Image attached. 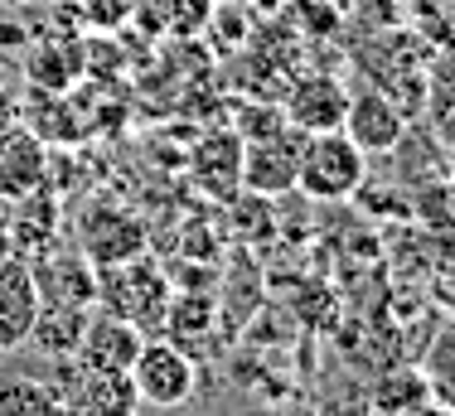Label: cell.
<instances>
[{
  "instance_id": "obj_18",
  "label": "cell",
  "mask_w": 455,
  "mask_h": 416,
  "mask_svg": "<svg viewBox=\"0 0 455 416\" xmlns=\"http://www.w3.org/2000/svg\"><path fill=\"white\" fill-rule=\"evenodd\" d=\"M83 73V53L68 44H44V49L29 53V83L44 87V92H68Z\"/></svg>"
},
{
  "instance_id": "obj_6",
  "label": "cell",
  "mask_w": 455,
  "mask_h": 416,
  "mask_svg": "<svg viewBox=\"0 0 455 416\" xmlns=\"http://www.w3.org/2000/svg\"><path fill=\"white\" fill-rule=\"evenodd\" d=\"M339 131L363 150V156H393V150H403V140H407V112L387 92L363 87L359 97L349 92V112H344Z\"/></svg>"
},
{
  "instance_id": "obj_10",
  "label": "cell",
  "mask_w": 455,
  "mask_h": 416,
  "mask_svg": "<svg viewBox=\"0 0 455 416\" xmlns=\"http://www.w3.org/2000/svg\"><path fill=\"white\" fill-rule=\"evenodd\" d=\"M49 180V150H44V136L29 126H0V199L15 204L25 199L29 189Z\"/></svg>"
},
{
  "instance_id": "obj_15",
  "label": "cell",
  "mask_w": 455,
  "mask_h": 416,
  "mask_svg": "<svg viewBox=\"0 0 455 416\" xmlns=\"http://www.w3.org/2000/svg\"><path fill=\"white\" fill-rule=\"evenodd\" d=\"M0 416H73L59 388L29 373H0Z\"/></svg>"
},
{
  "instance_id": "obj_16",
  "label": "cell",
  "mask_w": 455,
  "mask_h": 416,
  "mask_svg": "<svg viewBox=\"0 0 455 416\" xmlns=\"http://www.w3.org/2000/svg\"><path fill=\"white\" fill-rule=\"evenodd\" d=\"M431 402V388H427V373L421 368H397V373H383L373 388V407L383 416H411Z\"/></svg>"
},
{
  "instance_id": "obj_5",
  "label": "cell",
  "mask_w": 455,
  "mask_h": 416,
  "mask_svg": "<svg viewBox=\"0 0 455 416\" xmlns=\"http://www.w3.org/2000/svg\"><path fill=\"white\" fill-rule=\"evenodd\" d=\"M300 136L296 126H281L262 140H243V189L252 199H281L296 189V170H300Z\"/></svg>"
},
{
  "instance_id": "obj_9",
  "label": "cell",
  "mask_w": 455,
  "mask_h": 416,
  "mask_svg": "<svg viewBox=\"0 0 455 416\" xmlns=\"http://www.w3.org/2000/svg\"><path fill=\"white\" fill-rule=\"evenodd\" d=\"M281 112H286V126H296L300 136L339 131L344 112H349V87H344L339 78H330V73H310V78H300L286 92Z\"/></svg>"
},
{
  "instance_id": "obj_27",
  "label": "cell",
  "mask_w": 455,
  "mask_h": 416,
  "mask_svg": "<svg viewBox=\"0 0 455 416\" xmlns=\"http://www.w3.org/2000/svg\"><path fill=\"white\" fill-rule=\"evenodd\" d=\"M0 126H10V116H0Z\"/></svg>"
},
{
  "instance_id": "obj_23",
  "label": "cell",
  "mask_w": 455,
  "mask_h": 416,
  "mask_svg": "<svg viewBox=\"0 0 455 416\" xmlns=\"http://www.w3.org/2000/svg\"><path fill=\"white\" fill-rule=\"evenodd\" d=\"M286 126V112H281V102H267V107H237V122L233 131L243 140H262V136H272V131Z\"/></svg>"
},
{
  "instance_id": "obj_12",
  "label": "cell",
  "mask_w": 455,
  "mask_h": 416,
  "mask_svg": "<svg viewBox=\"0 0 455 416\" xmlns=\"http://www.w3.org/2000/svg\"><path fill=\"white\" fill-rule=\"evenodd\" d=\"M189 174L204 194L233 199V194L243 189V136H237V131H213V136H204L189 156Z\"/></svg>"
},
{
  "instance_id": "obj_1",
  "label": "cell",
  "mask_w": 455,
  "mask_h": 416,
  "mask_svg": "<svg viewBox=\"0 0 455 416\" xmlns=\"http://www.w3.org/2000/svg\"><path fill=\"white\" fill-rule=\"evenodd\" d=\"M97 300H102L107 315H122V320H132L140 334H150V330L165 324L170 281H165V271L140 252L132 261H116V267L97 271Z\"/></svg>"
},
{
  "instance_id": "obj_21",
  "label": "cell",
  "mask_w": 455,
  "mask_h": 416,
  "mask_svg": "<svg viewBox=\"0 0 455 416\" xmlns=\"http://www.w3.org/2000/svg\"><path fill=\"white\" fill-rule=\"evenodd\" d=\"M411 213L436 233H455V174H436L427 180V189L411 199Z\"/></svg>"
},
{
  "instance_id": "obj_22",
  "label": "cell",
  "mask_w": 455,
  "mask_h": 416,
  "mask_svg": "<svg viewBox=\"0 0 455 416\" xmlns=\"http://www.w3.org/2000/svg\"><path fill=\"white\" fill-rule=\"evenodd\" d=\"M204 35H209V44L219 53H237L247 44V15L243 5H233V0H219L209 15V25H204Z\"/></svg>"
},
{
  "instance_id": "obj_7",
  "label": "cell",
  "mask_w": 455,
  "mask_h": 416,
  "mask_svg": "<svg viewBox=\"0 0 455 416\" xmlns=\"http://www.w3.org/2000/svg\"><path fill=\"white\" fill-rule=\"evenodd\" d=\"M140 344H146V334L136 330L132 320H122V315H88V330L78 339V354H73V364L83 368V373H132Z\"/></svg>"
},
{
  "instance_id": "obj_2",
  "label": "cell",
  "mask_w": 455,
  "mask_h": 416,
  "mask_svg": "<svg viewBox=\"0 0 455 416\" xmlns=\"http://www.w3.org/2000/svg\"><path fill=\"white\" fill-rule=\"evenodd\" d=\"M368 180V156L354 146L344 131H320L306 136L300 146V170H296V189L315 204H339L354 199Z\"/></svg>"
},
{
  "instance_id": "obj_8",
  "label": "cell",
  "mask_w": 455,
  "mask_h": 416,
  "mask_svg": "<svg viewBox=\"0 0 455 416\" xmlns=\"http://www.w3.org/2000/svg\"><path fill=\"white\" fill-rule=\"evenodd\" d=\"M29 271H35V286L44 305H88L97 310V267L83 252H39V257H25Z\"/></svg>"
},
{
  "instance_id": "obj_25",
  "label": "cell",
  "mask_w": 455,
  "mask_h": 416,
  "mask_svg": "<svg viewBox=\"0 0 455 416\" xmlns=\"http://www.w3.org/2000/svg\"><path fill=\"white\" fill-rule=\"evenodd\" d=\"M10 252H15V243H10V218L0 213V261H5Z\"/></svg>"
},
{
  "instance_id": "obj_20",
  "label": "cell",
  "mask_w": 455,
  "mask_h": 416,
  "mask_svg": "<svg viewBox=\"0 0 455 416\" xmlns=\"http://www.w3.org/2000/svg\"><path fill=\"white\" fill-rule=\"evenodd\" d=\"M421 107L431 112V122H436L441 136H455V53L451 59H436L427 68V97H421Z\"/></svg>"
},
{
  "instance_id": "obj_19",
  "label": "cell",
  "mask_w": 455,
  "mask_h": 416,
  "mask_svg": "<svg viewBox=\"0 0 455 416\" xmlns=\"http://www.w3.org/2000/svg\"><path fill=\"white\" fill-rule=\"evenodd\" d=\"M421 373H427V388H431V402H441L446 412H455V320L431 339L427 348V364H421Z\"/></svg>"
},
{
  "instance_id": "obj_3",
  "label": "cell",
  "mask_w": 455,
  "mask_h": 416,
  "mask_svg": "<svg viewBox=\"0 0 455 416\" xmlns=\"http://www.w3.org/2000/svg\"><path fill=\"white\" fill-rule=\"evenodd\" d=\"M73 243L78 252L92 261L97 271L102 267H116V261H132L146 252V218L136 208H126L122 199H88L73 223Z\"/></svg>"
},
{
  "instance_id": "obj_13",
  "label": "cell",
  "mask_w": 455,
  "mask_h": 416,
  "mask_svg": "<svg viewBox=\"0 0 455 416\" xmlns=\"http://www.w3.org/2000/svg\"><path fill=\"white\" fill-rule=\"evenodd\" d=\"M59 228H63V208H59V194H53L49 180H44L39 189H29L25 199H15V213H10L15 257H39V252L59 247Z\"/></svg>"
},
{
  "instance_id": "obj_17",
  "label": "cell",
  "mask_w": 455,
  "mask_h": 416,
  "mask_svg": "<svg viewBox=\"0 0 455 416\" xmlns=\"http://www.w3.org/2000/svg\"><path fill=\"white\" fill-rule=\"evenodd\" d=\"M219 0H146V20L175 39H199Z\"/></svg>"
},
{
  "instance_id": "obj_11",
  "label": "cell",
  "mask_w": 455,
  "mask_h": 416,
  "mask_svg": "<svg viewBox=\"0 0 455 416\" xmlns=\"http://www.w3.org/2000/svg\"><path fill=\"white\" fill-rule=\"evenodd\" d=\"M39 286H35V271H29L25 257L10 252L0 261V354L20 348L35 330V315H39Z\"/></svg>"
},
{
  "instance_id": "obj_4",
  "label": "cell",
  "mask_w": 455,
  "mask_h": 416,
  "mask_svg": "<svg viewBox=\"0 0 455 416\" xmlns=\"http://www.w3.org/2000/svg\"><path fill=\"white\" fill-rule=\"evenodd\" d=\"M132 382H136V397L146 407L175 412L194 392V358L180 344H170V339H146L136 364H132Z\"/></svg>"
},
{
  "instance_id": "obj_24",
  "label": "cell",
  "mask_w": 455,
  "mask_h": 416,
  "mask_svg": "<svg viewBox=\"0 0 455 416\" xmlns=\"http://www.w3.org/2000/svg\"><path fill=\"white\" fill-rule=\"evenodd\" d=\"M78 15H83V25H92V29H102V35H112V29H122L126 20L136 15V0H83Z\"/></svg>"
},
{
  "instance_id": "obj_14",
  "label": "cell",
  "mask_w": 455,
  "mask_h": 416,
  "mask_svg": "<svg viewBox=\"0 0 455 416\" xmlns=\"http://www.w3.org/2000/svg\"><path fill=\"white\" fill-rule=\"evenodd\" d=\"M88 315H92L88 305H39L35 330H29L25 344H35L49 358H73L83 330H88Z\"/></svg>"
},
{
  "instance_id": "obj_26",
  "label": "cell",
  "mask_w": 455,
  "mask_h": 416,
  "mask_svg": "<svg viewBox=\"0 0 455 416\" xmlns=\"http://www.w3.org/2000/svg\"><path fill=\"white\" fill-rule=\"evenodd\" d=\"M53 5H68V10H78V5H83V0H53Z\"/></svg>"
},
{
  "instance_id": "obj_28",
  "label": "cell",
  "mask_w": 455,
  "mask_h": 416,
  "mask_svg": "<svg viewBox=\"0 0 455 416\" xmlns=\"http://www.w3.org/2000/svg\"><path fill=\"white\" fill-rule=\"evenodd\" d=\"M175 416H184V412H175Z\"/></svg>"
}]
</instances>
